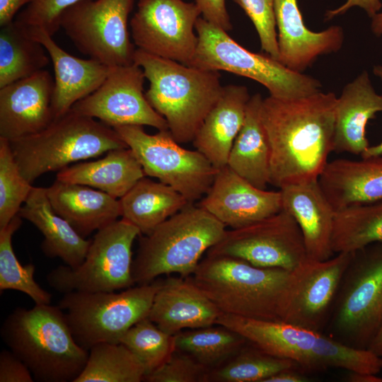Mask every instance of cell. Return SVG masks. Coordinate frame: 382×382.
<instances>
[{
  "label": "cell",
  "instance_id": "cell-7",
  "mask_svg": "<svg viewBox=\"0 0 382 382\" xmlns=\"http://www.w3.org/2000/svg\"><path fill=\"white\" fill-rule=\"evenodd\" d=\"M9 142L22 175L31 183L47 172L127 147L112 127L71 109L44 129Z\"/></svg>",
  "mask_w": 382,
  "mask_h": 382
},
{
  "label": "cell",
  "instance_id": "cell-39",
  "mask_svg": "<svg viewBox=\"0 0 382 382\" xmlns=\"http://www.w3.org/2000/svg\"><path fill=\"white\" fill-rule=\"evenodd\" d=\"M22 175L10 142L0 137V229L18 214L33 187Z\"/></svg>",
  "mask_w": 382,
  "mask_h": 382
},
{
  "label": "cell",
  "instance_id": "cell-47",
  "mask_svg": "<svg viewBox=\"0 0 382 382\" xmlns=\"http://www.w3.org/2000/svg\"><path fill=\"white\" fill-rule=\"evenodd\" d=\"M308 378L306 373L299 368L283 370L269 378L265 382H305Z\"/></svg>",
  "mask_w": 382,
  "mask_h": 382
},
{
  "label": "cell",
  "instance_id": "cell-9",
  "mask_svg": "<svg viewBox=\"0 0 382 382\" xmlns=\"http://www.w3.org/2000/svg\"><path fill=\"white\" fill-rule=\"evenodd\" d=\"M195 31L198 42L187 64L209 71H225L253 79L270 96L291 99L320 91V82L303 73L293 71L269 54L250 52L231 37L228 32L199 18Z\"/></svg>",
  "mask_w": 382,
  "mask_h": 382
},
{
  "label": "cell",
  "instance_id": "cell-17",
  "mask_svg": "<svg viewBox=\"0 0 382 382\" xmlns=\"http://www.w3.org/2000/svg\"><path fill=\"white\" fill-rule=\"evenodd\" d=\"M352 254L339 253L325 260L307 257L294 270L282 321L323 332Z\"/></svg>",
  "mask_w": 382,
  "mask_h": 382
},
{
  "label": "cell",
  "instance_id": "cell-41",
  "mask_svg": "<svg viewBox=\"0 0 382 382\" xmlns=\"http://www.w3.org/2000/svg\"><path fill=\"white\" fill-rule=\"evenodd\" d=\"M245 11L257 33L261 48L278 60L274 0H233Z\"/></svg>",
  "mask_w": 382,
  "mask_h": 382
},
{
  "label": "cell",
  "instance_id": "cell-5",
  "mask_svg": "<svg viewBox=\"0 0 382 382\" xmlns=\"http://www.w3.org/2000/svg\"><path fill=\"white\" fill-rule=\"evenodd\" d=\"M134 63L149 83L145 97L180 144L192 141L222 92L220 74L136 49Z\"/></svg>",
  "mask_w": 382,
  "mask_h": 382
},
{
  "label": "cell",
  "instance_id": "cell-37",
  "mask_svg": "<svg viewBox=\"0 0 382 382\" xmlns=\"http://www.w3.org/2000/svg\"><path fill=\"white\" fill-rule=\"evenodd\" d=\"M18 214L4 228L0 229V291L16 290L27 294L35 304H50L52 295L35 280V267L23 265L16 256L12 237L21 225Z\"/></svg>",
  "mask_w": 382,
  "mask_h": 382
},
{
  "label": "cell",
  "instance_id": "cell-27",
  "mask_svg": "<svg viewBox=\"0 0 382 382\" xmlns=\"http://www.w3.org/2000/svg\"><path fill=\"white\" fill-rule=\"evenodd\" d=\"M47 193L54 210L83 238L121 216L119 199L87 185L56 180Z\"/></svg>",
  "mask_w": 382,
  "mask_h": 382
},
{
  "label": "cell",
  "instance_id": "cell-30",
  "mask_svg": "<svg viewBox=\"0 0 382 382\" xmlns=\"http://www.w3.org/2000/svg\"><path fill=\"white\" fill-rule=\"evenodd\" d=\"M262 100L259 93L250 96L227 166L254 186L265 190L270 184V146L261 120Z\"/></svg>",
  "mask_w": 382,
  "mask_h": 382
},
{
  "label": "cell",
  "instance_id": "cell-3",
  "mask_svg": "<svg viewBox=\"0 0 382 382\" xmlns=\"http://www.w3.org/2000/svg\"><path fill=\"white\" fill-rule=\"evenodd\" d=\"M216 324L237 332L268 354L295 361L306 374L337 368L377 374L382 369V357L369 349L347 346L323 332L283 321L223 313Z\"/></svg>",
  "mask_w": 382,
  "mask_h": 382
},
{
  "label": "cell",
  "instance_id": "cell-42",
  "mask_svg": "<svg viewBox=\"0 0 382 382\" xmlns=\"http://www.w3.org/2000/svg\"><path fill=\"white\" fill-rule=\"evenodd\" d=\"M209 369L191 355L175 350L160 367L146 375L148 382H206Z\"/></svg>",
  "mask_w": 382,
  "mask_h": 382
},
{
  "label": "cell",
  "instance_id": "cell-10",
  "mask_svg": "<svg viewBox=\"0 0 382 382\" xmlns=\"http://www.w3.org/2000/svg\"><path fill=\"white\" fill-rule=\"evenodd\" d=\"M161 281L155 279L118 293L67 292L58 306L76 342L88 351L100 342H119L131 327L147 318Z\"/></svg>",
  "mask_w": 382,
  "mask_h": 382
},
{
  "label": "cell",
  "instance_id": "cell-48",
  "mask_svg": "<svg viewBox=\"0 0 382 382\" xmlns=\"http://www.w3.org/2000/svg\"><path fill=\"white\" fill-rule=\"evenodd\" d=\"M349 372L346 380L350 382H382V377L375 374Z\"/></svg>",
  "mask_w": 382,
  "mask_h": 382
},
{
  "label": "cell",
  "instance_id": "cell-16",
  "mask_svg": "<svg viewBox=\"0 0 382 382\" xmlns=\"http://www.w3.org/2000/svg\"><path fill=\"white\" fill-rule=\"evenodd\" d=\"M145 76L132 63L111 66L102 84L91 94L76 103L71 110L97 118L111 127L147 125L168 129L166 120L149 104L144 93Z\"/></svg>",
  "mask_w": 382,
  "mask_h": 382
},
{
  "label": "cell",
  "instance_id": "cell-2",
  "mask_svg": "<svg viewBox=\"0 0 382 382\" xmlns=\"http://www.w3.org/2000/svg\"><path fill=\"white\" fill-rule=\"evenodd\" d=\"M1 336L37 381L74 382L88 359L59 306L16 308L2 323Z\"/></svg>",
  "mask_w": 382,
  "mask_h": 382
},
{
  "label": "cell",
  "instance_id": "cell-11",
  "mask_svg": "<svg viewBox=\"0 0 382 382\" xmlns=\"http://www.w3.org/2000/svg\"><path fill=\"white\" fill-rule=\"evenodd\" d=\"M139 230L122 219L98 230L83 262L72 268L60 265L47 275L50 286L71 291H116L132 286V248Z\"/></svg>",
  "mask_w": 382,
  "mask_h": 382
},
{
  "label": "cell",
  "instance_id": "cell-14",
  "mask_svg": "<svg viewBox=\"0 0 382 382\" xmlns=\"http://www.w3.org/2000/svg\"><path fill=\"white\" fill-rule=\"evenodd\" d=\"M207 256H228L265 268L295 270L308 257L301 231L286 211L226 231Z\"/></svg>",
  "mask_w": 382,
  "mask_h": 382
},
{
  "label": "cell",
  "instance_id": "cell-6",
  "mask_svg": "<svg viewBox=\"0 0 382 382\" xmlns=\"http://www.w3.org/2000/svg\"><path fill=\"white\" fill-rule=\"evenodd\" d=\"M226 226L194 203L141 237L132 262V277L138 285L170 274L190 277L202 255L224 237Z\"/></svg>",
  "mask_w": 382,
  "mask_h": 382
},
{
  "label": "cell",
  "instance_id": "cell-21",
  "mask_svg": "<svg viewBox=\"0 0 382 382\" xmlns=\"http://www.w3.org/2000/svg\"><path fill=\"white\" fill-rule=\"evenodd\" d=\"M221 312L190 279H161L148 318L166 333L175 335L183 329L216 324Z\"/></svg>",
  "mask_w": 382,
  "mask_h": 382
},
{
  "label": "cell",
  "instance_id": "cell-13",
  "mask_svg": "<svg viewBox=\"0 0 382 382\" xmlns=\"http://www.w3.org/2000/svg\"><path fill=\"white\" fill-rule=\"evenodd\" d=\"M135 0H81L66 9L60 28L76 48L108 66L134 63L129 16Z\"/></svg>",
  "mask_w": 382,
  "mask_h": 382
},
{
  "label": "cell",
  "instance_id": "cell-49",
  "mask_svg": "<svg viewBox=\"0 0 382 382\" xmlns=\"http://www.w3.org/2000/svg\"><path fill=\"white\" fill-rule=\"evenodd\" d=\"M368 349L382 357V321Z\"/></svg>",
  "mask_w": 382,
  "mask_h": 382
},
{
  "label": "cell",
  "instance_id": "cell-35",
  "mask_svg": "<svg viewBox=\"0 0 382 382\" xmlns=\"http://www.w3.org/2000/svg\"><path fill=\"white\" fill-rule=\"evenodd\" d=\"M292 368L301 369L295 361L268 354L248 342L226 361L209 369L206 382H265Z\"/></svg>",
  "mask_w": 382,
  "mask_h": 382
},
{
  "label": "cell",
  "instance_id": "cell-31",
  "mask_svg": "<svg viewBox=\"0 0 382 382\" xmlns=\"http://www.w3.org/2000/svg\"><path fill=\"white\" fill-rule=\"evenodd\" d=\"M119 200L122 219L144 235L190 203L172 187L145 177Z\"/></svg>",
  "mask_w": 382,
  "mask_h": 382
},
{
  "label": "cell",
  "instance_id": "cell-36",
  "mask_svg": "<svg viewBox=\"0 0 382 382\" xmlns=\"http://www.w3.org/2000/svg\"><path fill=\"white\" fill-rule=\"evenodd\" d=\"M218 325L177 333L174 335L175 350L191 355L209 369L221 364L248 341L237 332Z\"/></svg>",
  "mask_w": 382,
  "mask_h": 382
},
{
  "label": "cell",
  "instance_id": "cell-38",
  "mask_svg": "<svg viewBox=\"0 0 382 382\" xmlns=\"http://www.w3.org/2000/svg\"><path fill=\"white\" fill-rule=\"evenodd\" d=\"M119 342L139 358L146 375L160 367L175 350L174 335L163 331L148 317L131 327Z\"/></svg>",
  "mask_w": 382,
  "mask_h": 382
},
{
  "label": "cell",
  "instance_id": "cell-51",
  "mask_svg": "<svg viewBox=\"0 0 382 382\" xmlns=\"http://www.w3.org/2000/svg\"><path fill=\"white\" fill-rule=\"evenodd\" d=\"M382 156V141L375 146H369L361 154V158Z\"/></svg>",
  "mask_w": 382,
  "mask_h": 382
},
{
  "label": "cell",
  "instance_id": "cell-43",
  "mask_svg": "<svg viewBox=\"0 0 382 382\" xmlns=\"http://www.w3.org/2000/svg\"><path fill=\"white\" fill-rule=\"evenodd\" d=\"M34 378L26 364L11 350L0 353V382H33Z\"/></svg>",
  "mask_w": 382,
  "mask_h": 382
},
{
  "label": "cell",
  "instance_id": "cell-32",
  "mask_svg": "<svg viewBox=\"0 0 382 382\" xmlns=\"http://www.w3.org/2000/svg\"><path fill=\"white\" fill-rule=\"evenodd\" d=\"M50 59L45 47L15 20L1 26L0 88L44 69Z\"/></svg>",
  "mask_w": 382,
  "mask_h": 382
},
{
  "label": "cell",
  "instance_id": "cell-4",
  "mask_svg": "<svg viewBox=\"0 0 382 382\" xmlns=\"http://www.w3.org/2000/svg\"><path fill=\"white\" fill-rule=\"evenodd\" d=\"M188 278L223 313L282 321L292 271L207 255Z\"/></svg>",
  "mask_w": 382,
  "mask_h": 382
},
{
  "label": "cell",
  "instance_id": "cell-12",
  "mask_svg": "<svg viewBox=\"0 0 382 382\" xmlns=\"http://www.w3.org/2000/svg\"><path fill=\"white\" fill-rule=\"evenodd\" d=\"M113 129L132 151L145 175L172 187L190 203L209 190L219 169L198 150L182 147L168 129L149 134L141 125Z\"/></svg>",
  "mask_w": 382,
  "mask_h": 382
},
{
  "label": "cell",
  "instance_id": "cell-46",
  "mask_svg": "<svg viewBox=\"0 0 382 382\" xmlns=\"http://www.w3.org/2000/svg\"><path fill=\"white\" fill-rule=\"evenodd\" d=\"M33 0H0V26L4 25L15 18L16 13L25 5Z\"/></svg>",
  "mask_w": 382,
  "mask_h": 382
},
{
  "label": "cell",
  "instance_id": "cell-24",
  "mask_svg": "<svg viewBox=\"0 0 382 382\" xmlns=\"http://www.w3.org/2000/svg\"><path fill=\"white\" fill-rule=\"evenodd\" d=\"M318 183L335 211L382 200V156L328 162Z\"/></svg>",
  "mask_w": 382,
  "mask_h": 382
},
{
  "label": "cell",
  "instance_id": "cell-8",
  "mask_svg": "<svg viewBox=\"0 0 382 382\" xmlns=\"http://www.w3.org/2000/svg\"><path fill=\"white\" fill-rule=\"evenodd\" d=\"M382 321V242L353 252L323 331L351 347L368 349Z\"/></svg>",
  "mask_w": 382,
  "mask_h": 382
},
{
  "label": "cell",
  "instance_id": "cell-44",
  "mask_svg": "<svg viewBox=\"0 0 382 382\" xmlns=\"http://www.w3.org/2000/svg\"><path fill=\"white\" fill-rule=\"evenodd\" d=\"M195 3L204 19L227 32L232 29L226 0H195Z\"/></svg>",
  "mask_w": 382,
  "mask_h": 382
},
{
  "label": "cell",
  "instance_id": "cell-1",
  "mask_svg": "<svg viewBox=\"0 0 382 382\" xmlns=\"http://www.w3.org/2000/svg\"><path fill=\"white\" fill-rule=\"evenodd\" d=\"M332 92L263 98L261 120L270 146V184L279 189L315 180L333 152L335 108Z\"/></svg>",
  "mask_w": 382,
  "mask_h": 382
},
{
  "label": "cell",
  "instance_id": "cell-20",
  "mask_svg": "<svg viewBox=\"0 0 382 382\" xmlns=\"http://www.w3.org/2000/svg\"><path fill=\"white\" fill-rule=\"evenodd\" d=\"M274 6L278 61L290 70L302 73L319 56L340 50L344 41L340 26L313 32L304 24L297 0H274Z\"/></svg>",
  "mask_w": 382,
  "mask_h": 382
},
{
  "label": "cell",
  "instance_id": "cell-28",
  "mask_svg": "<svg viewBox=\"0 0 382 382\" xmlns=\"http://www.w3.org/2000/svg\"><path fill=\"white\" fill-rule=\"evenodd\" d=\"M18 215L32 223L43 235L41 248L50 257H59L72 268L84 260L91 239L82 237L53 209L47 188L33 187Z\"/></svg>",
  "mask_w": 382,
  "mask_h": 382
},
{
  "label": "cell",
  "instance_id": "cell-23",
  "mask_svg": "<svg viewBox=\"0 0 382 382\" xmlns=\"http://www.w3.org/2000/svg\"><path fill=\"white\" fill-rule=\"evenodd\" d=\"M29 33L45 47L52 62L54 76L52 106L54 118L57 119L94 92L105 81L111 66L91 58L84 59L69 54L52 36L42 30Z\"/></svg>",
  "mask_w": 382,
  "mask_h": 382
},
{
  "label": "cell",
  "instance_id": "cell-15",
  "mask_svg": "<svg viewBox=\"0 0 382 382\" xmlns=\"http://www.w3.org/2000/svg\"><path fill=\"white\" fill-rule=\"evenodd\" d=\"M201 11L183 0H139L130 20L134 45L149 54L187 65L197 45Z\"/></svg>",
  "mask_w": 382,
  "mask_h": 382
},
{
  "label": "cell",
  "instance_id": "cell-50",
  "mask_svg": "<svg viewBox=\"0 0 382 382\" xmlns=\"http://www.w3.org/2000/svg\"><path fill=\"white\" fill-rule=\"evenodd\" d=\"M371 24L372 32L379 36L382 35V12L378 13L372 18Z\"/></svg>",
  "mask_w": 382,
  "mask_h": 382
},
{
  "label": "cell",
  "instance_id": "cell-26",
  "mask_svg": "<svg viewBox=\"0 0 382 382\" xmlns=\"http://www.w3.org/2000/svg\"><path fill=\"white\" fill-rule=\"evenodd\" d=\"M378 112H382V95L375 91L369 74L364 71L337 98L333 151L361 155L369 146L366 125Z\"/></svg>",
  "mask_w": 382,
  "mask_h": 382
},
{
  "label": "cell",
  "instance_id": "cell-18",
  "mask_svg": "<svg viewBox=\"0 0 382 382\" xmlns=\"http://www.w3.org/2000/svg\"><path fill=\"white\" fill-rule=\"evenodd\" d=\"M197 204L231 228L250 225L282 209L279 190L257 187L228 166L218 170Z\"/></svg>",
  "mask_w": 382,
  "mask_h": 382
},
{
  "label": "cell",
  "instance_id": "cell-45",
  "mask_svg": "<svg viewBox=\"0 0 382 382\" xmlns=\"http://www.w3.org/2000/svg\"><path fill=\"white\" fill-rule=\"evenodd\" d=\"M353 6H359L366 12L368 16L372 18L382 7L380 0H347L341 6L325 13V20H330L335 16L344 14Z\"/></svg>",
  "mask_w": 382,
  "mask_h": 382
},
{
  "label": "cell",
  "instance_id": "cell-25",
  "mask_svg": "<svg viewBox=\"0 0 382 382\" xmlns=\"http://www.w3.org/2000/svg\"><path fill=\"white\" fill-rule=\"evenodd\" d=\"M250 98L245 86H223L220 98L192 141L196 149L217 169L227 166L231 149L243 125Z\"/></svg>",
  "mask_w": 382,
  "mask_h": 382
},
{
  "label": "cell",
  "instance_id": "cell-22",
  "mask_svg": "<svg viewBox=\"0 0 382 382\" xmlns=\"http://www.w3.org/2000/svg\"><path fill=\"white\" fill-rule=\"evenodd\" d=\"M282 209L298 224L307 257L325 260L335 255L332 235L335 210L323 193L318 180L279 188Z\"/></svg>",
  "mask_w": 382,
  "mask_h": 382
},
{
  "label": "cell",
  "instance_id": "cell-33",
  "mask_svg": "<svg viewBox=\"0 0 382 382\" xmlns=\"http://www.w3.org/2000/svg\"><path fill=\"white\" fill-rule=\"evenodd\" d=\"M382 242V200L352 205L335 212L332 249L352 253Z\"/></svg>",
  "mask_w": 382,
  "mask_h": 382
},
{
  "label": "cell",
  "instance_id": "cell-29",
  "mask_svg": "<svg viewBox=\"0 0 382 382\" xmlns=\"http://www.w3.org/2000/svg\"><path fill=\"white\" fill-rule=\"evenodd\" d=\"M144 177L141 164L127 147L111 150L96 161L68 166L58 172L56 180L87 185L117 199Z\"/></svg>",
  "mask_w": 382,
  "mask_h": 382
},
{
  "label": "cell",
  "instance_id": "cell-40",
  "mask_svg": "<svg viewBox=\"0 0 382 382\" xmlns=\"http://www.w3.org/2000/svg\"><path fill=\"white\" fill-rule=\"evenodd\" d=\"M81 0H33L14 19L29 32L42 30L52 36L60 28V18Z\"/></svg>",
  "mask_w": 382,
  "mask_h": 382
},
{
  "label": "cell",
  "instance_id": "cell-34",
  "mask_svg": "<svg viewBox=\"0 0 382 382\" xmlns=\"http://www.w3.org/2000/svg\"><path fill=\"white\" fill-rule=\"evenodd\" d=\"M146 369L120 342H100L88 350L85 367L74 382H140Z\"/></svg>",
  "mask_w": 382,
  "mask_h": 382
},
{
  "label": "cell",
  "instance_id": "cell-52",
  "mask_svg": "<svg viewBox=\"0 0 382 382\" xmlns=\"http://www.w3.org/2000/svg\"><path fill=\"white\" fill-rule=\"evenodd\" d=\"M374 73L376 76L380 78L382 82V66L378 65L374 67Z\"/></svg>",
  "mask_w": 382,
  "mask_h": 382
},
{
  "label": "cell",
  "instance_id": "cell-19",
  "mask_svg": "<svg viewBox=\"0 0 382 382\" xmlns=\"http://www.w3.org/2000/svg\"><path fill=\"white\" fill-rule=\"evenodd\" d=\"M53 88L46 69L0 88V137L11 141L46 128L54 120Z\"/></svg>",
  "mask_w": 382,
  "mask_h": 382
}]
</instances>
